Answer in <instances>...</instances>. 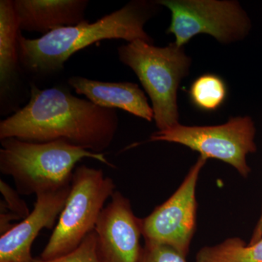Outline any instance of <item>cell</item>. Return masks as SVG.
Instances as JSON below:
<instances>
[{
    "label": "cell",
    "mask_w": 262,
    "mask_h": 262,
    "mask_svg": "<svg viewBox=\"0 0 262 262\" xmlns=\"http://www.w3.org/2000/svg\"><path fill=\"white\" fill-rule=\"evenodd\" d=\"M118 127L116 110L76 97L62 87L40 89L32 83L29 103L0 122V140L62 141L101 154L113 144Z\"/></svg>",
    "instance_id": "6da1fadb"
},
{
    "label": "cell",
    "mask_w": 262,
    "mask_h": 262,
    "mask_svg": "<svg viewBox=\"0 0 262 262\" xmlns=\"http://www.w3.org/2000/svg\"><path fill=\"white\" fill-rule=\"evenodd\" d=\"M157 1L133 0L120 9L94 23L87 20L52 31L37 39L19 33L20 67L31 75L46 77L61 72L66 61L77 52L104 39H136L154 44L145 24L160 8Z\"/></svg>",
    "instance_id": "7a4b0ae2"
},
{
    "label": "cell",
    "mask_w": 262,
    "mask_h": 262,
    "mask_svg": "<svg viewBox=\"0 0 262 262\" xmlns=\"http://www.w3.org/2000/svg\"><path fill=\"white\" fill-rule=\"evenodd\" d=\"M0 172L13 179L20 195L57 190L71 184L75 165L84 158H92L111 168L103 153L57 141L32 143L8 138L1 140Z\"/></svg>",
    "instance_id": "3957f363"
},
{
    "label": "cell",
    "mask_w": 262,
    "mask_h": 262,
    "mask_svg": "<svg viewBox=\"0 0 262 262\" xmlns=\"http://www.w3.org/2000/svg\"><path fill=\"white\" fill-rule=\"evenodd\" d=\"M120 61L134 71L152 104L156 126L168 130L179 124L177 93L192 60L175 42L160 48L141 39L120 46Z\"/></svg>",
    "instance_id": "277c9868"
},
{
    "label": "cell",
    "mask_w": 262,
    "mask_h": 262,
    "mask_svg": "<svg viewBox=\"0 0 262 262\" xmlns=\"http://www.w3.org/2000/svg\"><path fill=\"white\" fill-rule=\"evenodd\" d=\"M113 179L103 170L80 165L74 170L70 194L58 223L43 250L42 260L72 252L94 231L103 206L115 192Z\"/></svg>",
    "instance_id": "5b68a950"
},
{
    "label": "cell",
    "mask_w": 262,
    "mask_h": 262,
    "mask_svg": "<svg viewBox=\"0 0 262 262\" xmlns=\"http://www.w3.org/2000/svg\"><path fill=\"white\" fill-rule=\"evenodd\" d=\"M256 133L251 117H235L225 124L213 126H187L179 123L168 130L153 133L148 141L182 144L206 159L214 158L229 164L247 178L251 168L246 157L257 149Z\"/></svg>",
    "instance_id": "8992f818"
},
{
    "label": "cell",
    "mask_w": 262,
    "mask_h": 262,
    "mask_svg": "<svg viewBox=\"0 0 262 262\" xmlns=\"http://www.w3.org/2000/svg\"><path fill=\"white\" fill-rule=\"evenodd\" d=\"M171 13L167 34L184 48L194 36L208 34L222 44L243 40L251 32V19L239 3L220 0H158Z\"/></svg>",
    "instance_id": "52a82bcc"
},
{
    "label": "cell",
    "mask_w": 262,
    "mask_h": 262,
    "mask_svg": "<svg viewBox=\"0 0 262 262\" xmlns=\"http://www.w3.org/2000/svg\"><path fill=\"white\" fill-rule=\"evenodd\" d=\"M207 160L200 156L170 198L141 219L146 243L168 246L186 257L196 229V183Z\"/></svg>",
    "instance_id": "ba28073f"
},
{
    "label": "cell",
    "mask_w": 262,
    "mask_h": 262,
    "mask_svg": "<svg viewBox=\"0 0 262 262\" xmlns=\"http://www.w3.org/2000/svg\"><path fill=\"white\" fill-rule=\"evenodd\" d=\"M141 219L134 215L130 201L115 191L95 227L100 262H139L142 248Z\"/></svg>",
    "instance_id": "9c48e42d"
},
{
    "label": "cell",
    "mask_w": 262,
    "mask_h": 262,
    "mask_svg": "<svg viewBox=\"0 0 262 262\" xmlns=\"http://www.w3.org/2000/svg\"><path fill=\"white\" fill-rule=\"evenodd\" d=\"M71 184L37 194L34 210L18 225L0 237V262H32L34 239L43 229H52L58 220L67 198Z\"/></svg>",
    "instance_id": "30bf717a"
},
{
    "label": "cell",
    "mask_w": 262,
    "mask_h": 262,
    "mask_svg": "<svg viewBox=\"0 0 262 262\" xmlns=\"http://www.w3.org/2000/svg\"><path fill=\"white\" fill-rule=\"evenodd\" d=\"M88 0H15L20 31L46 34L85 20Z\"/></svg>",
    "instance_id": "8fae6325"
},
{
    "label": "cell",
    "mask_w": 262,
    "mask_h": 262,
    "mask_svg": "<svg viewBox=\"0 0 262 262\" xmlns=\"http://www.w3.org/2000/svg\"><path fill=\"white\" fill-rule=\"evenodd\" d=\"M68 84L77 94L83 95L98 106L120 108L146 121L154 119L152 107L137 84L100 82L80 76L70 77Z\"/></svg>",
    "instance_id": "7c38bea8"
},
{
    "label": "cell",
    "mask_w": 262,
    "mask_h": 262,
    "mask_svg": "<svg viewBox=\"0 0 262 262\" xmlns=\"http://www.w3.org/2000/svg\"><path fill=\"white\" fill-rule=\"evenodd\" d=\"M20 30L13 1H0V96L3 104L18 80L20 67L18 36Z\"/></svg>",
    "instance_id": "4fadbf2b"
},
{
    "label": "cell",
    "mask_w": 262,
    "mask_h": 262,
    "mask_svg": "<svg viewBox=\"0 0 262 262\" xmlns=\"http://www.w3.org/2000/svg\"><path fill=\"white\" fill-rule=\"evenodd\" d=\"M196 262H262V238L246 244L239 237H230L215 246L202 248Z\"/></svg>",
    "instance_id": "5bb4252c"
},
{
    "label": "cell",
    "mask_w": 262,
    "mask_h": 262,
    "mask_svg": "<svg viewBox=\"0 0 262 262\" xmlns=\"http://www.w3.org/2000/svg\"><path fill=\"white\" fill-rule=\"evenodd\" d=\"M189 96L196 108L204 112L215 111L225 103L227 86L220 76L205 74L192 82Z\"/></svg>",
    "instance_id": "9a60e30c"
},
{
    "label": "cell",
    "mask_w": 262,
    "mask_h": 262,
    "mask_svg": "<svg viewBox=\"0 0 262 262\" xmlns=\"http://www.w3.org/2000/svg\"><path fill=\"white\" fill-rule=\"evenodd\" d=\"M32 262H100L95 231L88 234L82 244L72 252L53 259H33Z\"/></svg>",
    "instance_id": "2e32d148"
},
{
    "label": "cell",
    "mask_w": 262,
    "mask_h": 262,
    "mask_svg": "<svg viewBox=\"0 0 262 262\" xmlns=\"http://www.w3.org/2000/svg\"><path fill=\"white\" fill-rule=\"evenodd\" d=\"M139 262H187L173 248L164 245L147 244L142 248Z\"/></svg>",
    "instance_id": "e0dca14e"
},
{
    "label": "cell",
    "mask_w": 262,
    "mask_h": 262,
    "mask_svg": "<svg viewBox=\"0 0 262 262\" xmlns=\"http://www.w3.org/2000/svg\"><path fill=\"white\" fill-rule=\"evenodd\" d=\"M0 192L4 198L3 204L5 208H8L10 212L14 213L20 220H25L29 214V209L27 203L20 198L16 189H13L3 179L0 180Z\"/></svg>",
    "instance_id": "ac0fdd59"
},
{
    "label": "cell",
    "mask_w": 262,
    "mask_h": 262,
    "mask_svg": "<svg viewBox=\"0 0 262 262\" xmlns=\"http://www.w3.org/2000/svg\"><path fill=\"white\" fill-rule=\"evenodd\" d=\"M0 231H1L2 234L6 233L7 232L13 228L14 225L10 224V222L13 220H20V219L14 213L9 212L7 213L5 211H1V215H0Z\"/></svg>",
    "instance_id": "d6986e66"
},
{
    "label": "cell",
    "mask_w": 262,
    "mask_h": 262,
    "mask_svg": "<svg viewBox=\"0 0 262 262\" xmlns=\"http://www.w3.org/2000/svg\"><path fill=\"white\" fill-rule=\"evenodd\" d=\"M262 238V206L261 213H260L259 218L255 228L253 229L252 235H251V241L248 244H254L258 242Z\"/></svg>",
    "instance_id": "ffe728a7"
}]
</instances>
